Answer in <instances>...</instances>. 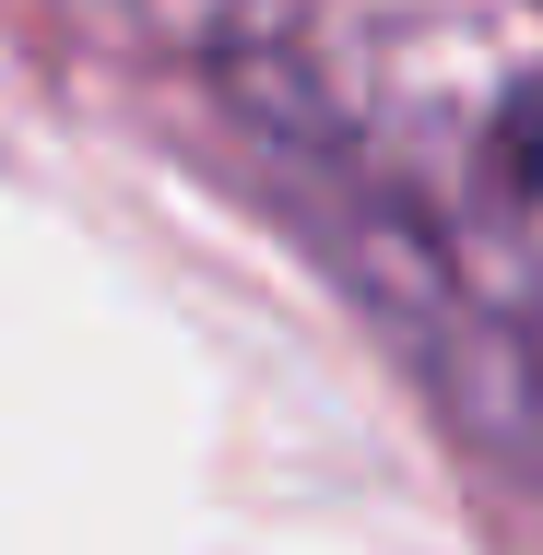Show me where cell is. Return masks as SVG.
<instances>
[{
  "mask_svg": "<svg viewBox=\"0 0 543 555\" xmlns=\"http://www.w3.org/2000/svg\"><path fill=\"white\" fill-rule=\"evenodd\" d=\"M508 154H520V178H543V72L520 83V107H508Z\"/></svg>",
  "mask_w": 543,
  "mask_h": 555,
  "instance_id": "obj_2",
  "label": "cell"
},
{
  "mask_svg": "<svg viewBox=\"0 0 543 555\" xmlns=\"http://www.w3.org/2000/svg\"><path fill=\"white\" fill-rule=\"evenodd\" d=\"M248 130L272 142V178L308 214V236L354 272V296L449 390V414L473 438H496L508 461H532V485H543V272L414 214L331 118H284L260 83H248Z\"/></svg>",
  "mask_w": 543,
  "mask_h": 555,
  "instance_id": "obj_1",
  "label": "cell"
}]
</instances>
